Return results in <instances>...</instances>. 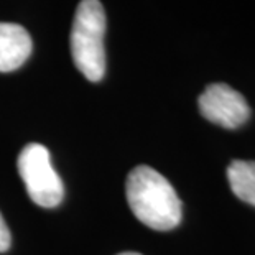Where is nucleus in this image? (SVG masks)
Masks as SVG:
<instances>
[{
    "label": "nucleus",
    "mask_w": 255,
    "mask_h": 255,
    "mask_svg": "<svg viewBox=\"0 0 255 255\" xmlns=\"http://www.w3.org/2000/svg\"><path fill=\"white\" fill-rule=\"evenodd\" d=\"M10 242H12V237H10V231H8L7 224H5L2 214H0V252L8 251Z\"/></svg>",
    "instance_id": "obj_7"
},
{
    "label": "nucleus",
    "mask_w": 255,
    "mask_h": 255,
    "mask_svg": "<svg viewBox=\"0 0 255 255\" xmlns=\"http://www.w3.org/2000/svg\"><path fill=\"white\" fill-rule=\"evenodd\" d=\"M106 12L99 0H81L71 30V55L86 79L99 83L106 74Z\"/></svg>",
    "instance_id": "obj_2"
},
{
    "label": "nucleus",
    "mask_w": 255,
    "mask_h": 255,
    "mask_svg": "<svg viewBox=\"0 0 255 255\" xmlns=\"http://www.w3.org/2000/svg\"><path fill=\"white\" fill-rule=\"evenodd\" d=\"M119 255H142V254H137V252H122V254H119Z\"/></svg>",
    "instance_id": "obj_8"
},
{
    "label": "nucleus",
    "mask_w": 255,
    "mask_h": 255,
    "mask_svg": "<svg viewBox=\"0 0 255 255\" xmlns=\"http://www.w3.org/2000/svg\"><path fill=\"white\" fill-rule=\"evenodd\" d=\"M126 193L133 216L150 229L170 231L181 222V199L170 181L153 168L135 166L128 173Z\"/></svg>",
    "instance_id": "obj_1"
},
{
    "label": "nucleus",
    "mask_w": 255,
    "mask_h": 255,
    "mask_svg": "<svg viewBox=\"0 0 255 255\" xmlns=\"http://www.w3.org/2000/svg\"><path fill=\"white\" fill-rule=\"evenodd\" d=\"M31 38L21 25L0 21V73L18 69L31 55Z\"/></svg>",
    "instance_id": "obj_5"
},
{
    "label": "nucleus",
    "mask_w": 255,
    "mask_h": 255,
    "mask_svg": "<svg viewBox=\"0 0 255 255\" xmlns=\"http://www.w3.org/2000/svg\"><path fill=\"white\" fill-rule=\"evenodd\" d=\"M18 173L26 193L41 208H56L63 201L64 188L59 175L51 165L50 151L41 143H28L18 155Z\"/></svg>",
    "instance_id": "obj_3"
},
{
    "label": "nucleus",
    "mask_w": 255,
    "mask_h": 255,
    "mask_svg": "<svg viewBox=\"0 0 255 255\" xmlns=\"http://www.w3.org/2000/svg\"><path fill=\"white\" fill-rule=\"evenodd\" d=\"M227 180L232 193L244 203L255 206V161L234 160L227 166Z\"/></svg>",
    "instance_id": "obj_6"
},
{
    "label": "nucleus",
    "mask_w": 255,
    "mask_h": 255,
    "mask_svg": "<svg viewBox=\"0 0 255 255\" xmlns=\"http://www.w3.org/2000/svg\"><path fill=\"white\" fill-rule=\"evenodd\" d=\"M199 112L206 121L224 128H239L251 119V106L241 92L229 84H209L198 97Z\"/></svg>",
    "instance_id": "obj_4"
}]
</instances>
